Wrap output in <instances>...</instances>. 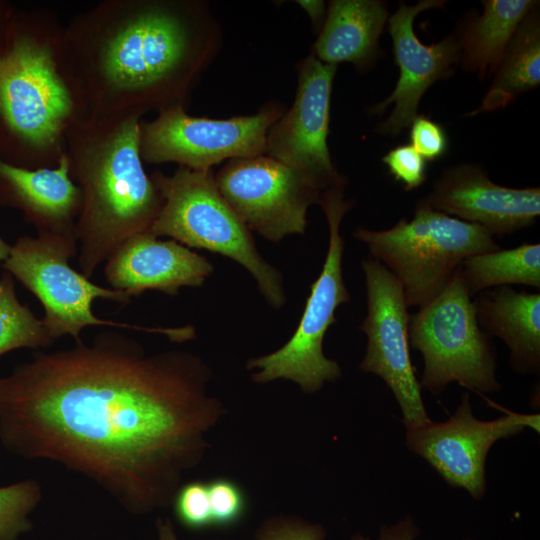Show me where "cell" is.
Masks as SVG:
<instances>
[{
    "label": "cell",
    "instance_id": "cell-1",
    "mask_svg": "<svg viewBox=\"0 0 540 540\" xmlns=\"http://www.w3.org/2000/svg\"><path fill=\"white\" fill-rule=\"evenodd\" d=\"M211 378L194 353L147 354L114 330L37 350L0 377V442L84 476L131 514H149L172 505L226 413Z\"/></svg>",
    "mask_w": 540,
    "mask_h": 540
},
{
    "label": "cell",
    "instance_id": "cell-2",
    "mask_svg": "<svg viewBox=\"0 0 540 540\" xmlns=\"http://www.w3.org/2000/svg\"><path fill=\"white\" fill-rule=\"evenodd\" d=\"M218 26L197 0H105L64 25L62 63L85 118L185 107Z\"/></svg>",
    "mask_w": 540,
    "mask_h": 540
},
{
    "label": "cell",
    "instance_id": "cell-3",
    "mask_svg": "<svg viewBox=\"0 0 540 540\" xmlns=\"http://www.w3.org/2000/svg\"><path fill=\"white\" fill-rule=\"evenodd\" d=\"M64 24L47 9L13 12L0 49V158L54 167L84 113L64 70Z\"/></svg>",
    "mask_w": 540,
    "mask_h": 540
},
{
    "label": "cell",
    "instance_id": "cell-4",
    "mask_svg": "<svg viewBox=\"0 0 540 540\" xmlns=\"http://www.w3.org/2000/svg\"><path fill=\"white\" fill-rule=\"evenodd\" d=\"M140 122L139 116L85 118L66 134L70 176L83 199L78 263L88 278L128 238L149 232L163 205L143 167Z\"/></svg>",
    "mask_w": 540,
    "mask_h": 540
},
{
    "label": "cell",
    "instance_id": "cell-5",
    "mask_svg": "<svg viewBox=\"0 0 540 540\" xmlns=\"http://www.w3.org/2000/svg\"><path fill=\"white\" fill-rule=\"evenodd\" d=\"M353 236L401 283L408 306L421 308L447 286L468 257L500 249L483 227L451 217L420 199L414 216L374 231L358 227Z\"/></svg>",
    "mask_w": 540,
    "mask_h": 540
},
{
    "label": "cell",
    "instance_id": "cell-6",
    "mask_svg": "<svg viewBox=\"0 0 540 540\" xmlns=\"http://www.w3.org/2000/svg\"><path fill=\"white\" fill-rule=\"evenodd\" d=\"M150 177L163 205L149 233L233 259L252 274L271 306L284 304L279 271L260 255L249 229L219 192L211 169L179 166L172 175L155 171Z\"/></svg>",
    "mask_w": 540,
    "mask_h": 540
},
{
    "label": "cell",
    "instance_id": "cell-7",
    "mask_svg": "<svg viewBox=\"0 0 540 540\" xmlns=\"http://www.w3.org/2000/svg\"><path fill=\"white\" fill-rule=\"evenodd\" d=\"M77 249L75 236L37 232L34 237H19L2 265L4 271L20 281L42 304V320L54 340L69 335L76 342L81 341V331L89 326L160 333L178 342L193 338L191 326L145 327L95 315L92 304L97 298L125 305L132 297L123 291L93 283L90 278L73 269L69 260L77 254Z\"/></svg>",
    "mask_w": 540,
    "mask_h": 540
},
{
    "label": "cell",
    "instance_id": "cell-8",
    "mask_svg": "<svg viewBox=\"0 0 540 540\" xmlns=\"http://www.w3.org/2000/svg\"><path fill=\"white\" fill-rule=\"evenodd\" d=\"M345 185L328 189L320 199L329 228L322 271L311 285L304 312L289 341L268 355L248 361L247 369H256L252 374L256 383L287 379L298 384L303 392L312 394L325 382L336 381L342 374L339 364L324 355L323 340L328 328L336 322L337 307L350 301L342 271L345 244L340 224L353 204L344 199Z\"/></svg>",
    "mask_w": 540,
    "mask_h": 540
},
{
    "label": "cell",
    "instance_id": "cell-9",
    "mask_svg": "<svg viewBox=\"0 0 540 540\" xmlns=\"http://www.w3.org/2000/svg\"><path fill=\"white\" fill-rule=\"evenodd\" d=\"M409 342L423 357L421 387L434 395L457 382L479 393L499 391L496 354L479 327L460 267L444 290L409 317Z\"/></svg>",
    "mask_w": 540,
    "mask_h": 540
},
{
    "label": "cell",
    "instance_id": "cell-10",
    "mask_svg": "<svg viewBox=\"0 0 540 540\" xmlns=\"http://www.w3.org/2000/svg\"><path fill=\"white\" fill-rule=\"evenodd\" d=\"M284 114L278 103L257 113L229 119H210L174 107L140 122L139 151L150 164L174 162L192 170H210L226 159L266 154L270 127Z\"/></svg>",
    "mask_w": 540,
    "mask_h": 540
},
{
    "label": "cell",
    "instance_id": "cell-11",
    "mask_svg": "<svg viewBox=\"0 0 540 540\" xmlns=\"http://www.w3.org/2000/svg\"><path fill=\"white\" fill-rule=\"evenodd\" d=\"M214 178L246 227L275 242L303 234L308 207L319 204L327 191L306 174L265 154L231 159Z\"/></svg>",
    "mask_w": 540,
    "mask_h": 540
},
{
    "label": "cell",
    "instance_id": "cell-12",
    "mask_svg": "<svg viewBox=\"0 0 540 540\" xmlns=\"http://www.w3.org/2000/svg\"><path fill=\"white\" fill-rule=\"evenodd\" d=\"M367 314L359 326L367 337L359 369L379 376L393 393L407 430L431 421L423 403L409 348L410 314L404 290L378 260L364 259Z\"/></svg>",
    "mask_w": 540,
    "mask_h": 540
},
{
    "label": "cell",
    "instance_id": "cell-13",
    "mask_svg": "<svg viewBox=\"0 0 540 540\" xmlns=\"http://www.w3.org/2000/svg\"><path fill=\"white\" fill-rule=\"evenodd\" d=\"M539 414L508 412L494 420L477 419L469 394L464 393L456 411L444 422L432 420L406 431L409 450L423 457L451 486L467 490L476 500L486 493V458L495 442L526 427L539 431Z\"/></svg>",
    "mask_w": 540,
    "mask_h": 540
},
{
    "label": "cell",
    "instance_id": "cell-14",
    "mask_svg": "<svg viewBox=\"0 0 540 540\" xmlns=\"http://www.w3.org/2000/svg\"><path fill=\"white\" fill-rule=\"evenodd\" d=\"M297 70L294 102L270 127L266 153L311 177L325 190L346 184L331 160L327 144L337 65L324 63L312 53L300 61Z\"/></svg>",
    "mask_w": 540,
    "mask_h": 540
},
{
    "label": "cell",
    "instance_id": "cell-15",
    "mask_svg": "<svg viewBox=\"0 0 540 540\" xmlns=\"http://www.w3.org/2000/svg\"><path fill=\"white\" fill-rule=\"evenodd\" d=\"M445 1L421 0L415 5L403 2L388 20L394 60L399 78L392 93L369 108L371 114L380 115L393 104L389 116L376 128L377 133L395 136L411 125L417 116L419 102L436 81L449 77L459 62L457 37L449 35L438 43L423 44L414 32L413 24L421 12L439 8Z\"/></svg>",
    "mask_w": 540,
    "mask_h": 540
},
{
    "label": "cell",
    "instance_id": "cell-16",
    "mask_svg": "<svg viewBox=\"0 0 540 540\" xmlns=\"http://www.w3.org/2000/svg\"><path fill=\"white\" fill-rule=\"evenodd\" d=\"M431 208L477 224L493 237L532 226L540 214V188L494 183L478 164L445 169L422 198Z\"/></svg>",
    "mask_w": 540,
    "mask_h": 540
},
{
    "label": "cell",
    "instance_id": "cell-17",
    "mask_svg": "<svg viewBox=\"0 0 540 540\" xmlns=\"http://www.w3.org/2000/svg\"><path fill=\"white\" fill-rule=\"evenodd\" d=\"M213 271L212 264L185 245L159 240L149 232L128 238L106 260L104 274L111 288L130 297L145 290L176 295L182 287H198Z\"/></svg>",
    "mask_w": 540,
    "mask_h": 540
},
{
    "label": "cell",
    "instance_id": "cell-18",
    "mask_svg": "<svg viewBox=\"0 0 540 540\" xmlns=\"http://www.w3.org/2000/svg\"><path fill=\"white\" fill-rule=\"evenodd\" d=\"M82 202L65 153L56 166L38 169L0 158V205L19 209L37 232L76 237Z\"/></svg>",
    "mask_w": 540,
    "mask_h": 540
},
{
    "label": "cell",
    "instance_id": "cell-19",
    "mask_svg": "<svg viewBox=\"0 0 540 540\" xmlns=\"http://www.w3.org/2000/svg\"><path fill=\"white\" fill-rule=\"evenodd\" d=\"M482 331L509 348L512 368L525 374L540 370V294L510 286L484 290L473 300Z\"/></svg>",
    "mask_w": 540,
    "mask_h": 540
},
{
    "label": "cell",
    "instance_id": "cell-20",
    "mask_svg": "<svg viewBox=\"0 0 540 540\" xmlns=\"http://www.w3.org/2000/svg\"><path fill=\"white\" fill-rule=\"evenodd\" d=\"M387 18L383 1H330L313 54L327 64L347 62L366 68L378 54V39Z\"/></svg>",
    "mask_w": 540,
    "mask_h": 540
},
{
    "label": "cell",
    "instance_id": "cell-21",
    "mask_svg": "<svg viewBox=\"0 0 540 540\" xmlns=\"http://www.w3.org/2000/svg\"><path fill=\"white\" fill-rule=\"evenodd\" d=\"M480 16L466 21L457 40L459 62L480 79L496 72L518 26L539 2L534 0H485Z\"/></svg>",
    "mask_w": 540,
    "mask_h": 540
},
{
    "label": "cell",
    "instance_id": "cell-22",
    "mask_svg": "<svg viewBox=\"0 0 540 540\" xmlns=\"http://www.w3.org/2000/svg\"><path fill=\"white\" fill-rule=\"evenodd\" d=\"M540 83V17L538 4L515 31L475 115L503 109Z\"/></svg>",
    "mask_w": 540,
    "mask_h": 540
},
{
    "label": "cell",
    "instance_id": "cell-23",
    "mask_svg": "<svg viewBox=\"0 0 540 540\" xmlns=\"http://www.w3.org/2000/svg\"><path fill=\"white\" fill-rule=\"evenodd\" d=\"M460 269L472 296L513 284L540 288V244L523 243L466 258Z\"/></svg>",
    "mask_w": 540,
    "mask_h": 540
},
{
    "label": "cell",
    "instance_id": "cell-24",
    "mask_svg": "<svg viewBox=\"0 0 540 540\" xmlns=\"http://www.w3.org/2000/svg\"><path fill=\"white\" fill-rule=\"evenodd\" d=\"M54 341L43 320L19 301L12 275L3 271L0 277V356L20 348H47Z\"/></svg>",
    "mask_w": 540,
    "mask_h": 540
},
{
    "label": "cell",
    "instance_id": "cell-25",
    "mask_svg": "<svg viewBox=\"0 0 540 540\" xmlns=\"http://www.w3.org/2000/svg\"><path fill=\"white\" fill-rule=\"evenodd\" d=\"M41 499L42 488L34 479L0 486V540H17L30 531V514Z\"/></svg>",
    "mask_w": 540,
    "mask_h": 540
},
{
    "label": "cell",
    "instance_id": "cell-26",
    "mask_svg": "<svg viewBox=\"0 0 540 540\" xmlns=\"http://www.w3.org/2000/svg\"><path fill=\"white\" fill-rule=\"evenodd\" d=\"M178 521L193 530L212 526L208 484L191 481L178 489L172 502Z\"/></svg>",
    "mask_w": 540,
    "mask_h": 540
},
{
    "label": "cell",
    "instance_id": "cell-27",
    "mask_svg": "<svg viewBox=\"0 0 540 540\" xmlns=\"http://www.w3.org/2000/svg\"><path fill=\"white\" fill-rule=\"evenodd\" d=\"M207 484L213 525L229 526L236 523L246 507L241 488L225 478H218Z\"/></svg>",
    "mask_w": 540,
    "mask_h": 540
},
{
    "label": "cell",
    "instance_id": "cell-28",
    "mask_svg": "<svg viewBox=\"0 0 540 540\" xmlns=\"http://www.w3.org/2000/svg\"><path fill=\"white\" fill-rule=\"evenodd\" d=\"M326 529L293 515L270 517L255 532V540H325Z\"/></svg>",
    "mask_w": 540,
    "mask_h": 540
},
{
    "label": "cell",
    "instance_id": "cell-29",
    "mask_svg": "<svg viewBox=\"0 0 540 540\" xmlns=\"http://www.w3.org/2000/svg\"><path fill=\"white\" fill-rule=\"evenodd\" d=\"M382 161L406 191L416 189L426 181V160L410 144L391 149Z\"/></svg>",
    "mask_w": 540,
    "mask_h": 540
},
{
    "label": "cell",
    "instance_id": "cell-30",
    "mask_svg": "<svg viewBox=\"0 0 540 540\" xmlns=\"http://www.w3.org/2000/svg\"><path fill=\"white\" fill-rule=\"evenodd\" d=\"M410 129L411 146L427 161L440 158L447 149L445 131L424 115H417Z\"/></svg>",
    "mask_w": 540,
    "mask_h": 540
},
{
    "label": "cell",
    "instance_id": "cell-31",
    "mask_svg": "<svg viewBox=\"0 0 540 540\" xmlns=\"http://www.w3.org/2000/svg\"><path fill=\"white\" fill-rule=\"evenodd\" d=\"M420 533L418 526L415 524L411 516H406L393 525H383L380 528L379 537L377 540H415ZM350 540H372L369 537L363 536L361 533H356L351 536ZM464 540H472L466 538Z\"/></svg>",
    "mask_w": 540,
    "mask_h": 540
},
{
    "label": "cell",
    "instance_id": "cell-32",
    "mask_svg": "<svg viewBox=\"0 0 540 540\" xmlns=\"http://www.w3.org/2000/svg\"><path fill=\"white\" fill-rule=\"evenodd\" d=\"M297 3L308 13L315 27L321 25L324 11L325 3L324 1H297Z\"/></svg>",
    "mask_w": 540,
    "mask_h": 540
},
{
    "label": "cell",
    "instance_id": "cell-33",
    "mask_svg": "<svg viewBox=\"0 0 540 540\" xmlns=\"http://www.w3.org/2000/svg\"><path fill=\"white\" fill-rule=\"evenodd\" d=\"M158 540H178L173 524L169 518L156 520Z\"/></svg>",
    "mask_w": 540,
    "mask_h": 540
},
{
    "label": "cell",
    "instance_id": "cell-34",
    "mask_svg": "<svg viewBox=\"0 0 540 540\" xmlns=\"http://www.w3.org/2000/svg\"><path fill=\"white\" fill-rule=\"evenodd\" d=\"M12 14L13 11L6 4L0 3V49L5 43Z\"/></svg>",
    "mask_w": 540,
    "mask_h": 540
},
{
    "label": "cell",
    "instance_id": "cell-35",
    "mask_svg": "<svg viewBox=\"0 0 540 540\" xmlns=\"http://www.w3.org/2000/svg\"><path fill=\"white\" fill-rule=\"evenodd\" d=\"M12 249V245L7 243L1 236H0V262H5L6 259L9 257L10 252Z\"/></svg>",
    "mask_w": 540,
    "mask_h": 540
}]
</instances>
